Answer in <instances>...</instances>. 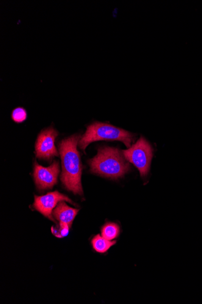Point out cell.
I'll return each mask as SVG.
<instances>
[{
    "mask_svg": "<svg viewBox=\"0 0 202 304\" xmlns=\"http://www.w3.org/2000/svg\"><path fill=\"white\" fill-rule=\"evenodd\" d=\"M58 135L57 131L53 128L41 131L35 145L36 155L38 158L49 160L59 156L55 146V139Z\"/></svg>",
    "mask_w": 202,
    "mask_h": 304,
    "instance_id": "cell-5",
    "label": "cell"
},
{
    "mask_svg": "<svg viewBox=\"0 0 202 304\" xmlns=\"http://www.w3.org/2000/svg\"><path fill=\"white\" fill-rule=\"evenodd\" d=\"M60 172V164L54 161L49 167H44L37 163H35L34 177L36 185L40 190L51 189L58 182Z\"/></svg>",
    "mask_w": 202,
    "mask_h": 304,
    "instance_id": "cell-6",
    "label": "cell"
},
{
    "mask_svg": "<svg viewBox=\"0 0 202 304\" xmlns=\"http://www.w3.org/2000/svg\"><path fill=\"white\" fill-rule=\"evenodd\" d=\"M69 228L70 227L67 224H65V223H60L59 229H55V228L52 227V232L58 238H64L68 235Z\"/></svg>",
    "mask_w": 202,
    "mask_h": 304,
    "instance_id": "cell-12",
    "label": "cell"
},
{
    "mask_svg": "<svg viewBox=\"0 0 202 304\" xmlns=\"http://www.w3.org/2000/svg\"><path fill=\"white\" fill-rule=\"evenodd\" d=\"M81 139L74 135L60 142L59 150L62 161V180L64 185L74 194H83L81 184L82 166L77 145Z\"/></svg>",
    "mask_w": 202,
    "mask_h": 304,
    "instance_id": "cell-1",
    "label": "cell"
},
{
    "mask_svg": "<svg viewBox=\"0 0 202 304\" xmlns=\"http://www.w3.org/2000/svg\"><path fill=\"white\" fill-rule=\"evenodd\" d=\"M67 201L69 203H74L66 195L60 193L58 191L49 192V193L42 196L35 197L34 208L50 220L55 222L52 211L61 202Z\"/></svg>",
    "mask_w": 202,
    "mask_h": 304,
    "instance_id": "cell-7",
    "label": "cell"
},
{
    "mask_svg": "<svg viewBox=\"0 0 202 304\" xmlns=\"http://www.w3.org/2000/svg\"><path fill=\"white\" fill-rule=\"evenodd\" d=\"M126 160L119 149L106 147L99 149L98 154L88 163L93 173L117 179L129 171L130 164Z\"/></svg>",
    "mask_w": 202,
    "mask_h": 304,
    "instance_id": "cell-2",
    "label": "cell"
},
{
    "mask_svg": "<svg viewBox=\"0 0 202 304\" xmlns=\"http://www.w3.org/2000/svg\"><path fill=\"white\" fill-rule=\"evenodd\" d=\"M12 118L16 123L23 122L27 118L26 111L23 108H17L12 111Z\"/></svg>",
    "mask_w": 202,
    "mask_h": 304,
    "instance_id": "cell-11",
    "label": "cell"
},
{
    "mask_svg": "<svg viewBox=\"0 0 202 304\" xmlns=\"http://www.w3.org/2000/svg\"><path fill=\"white\" fill-rule=\"evenodd\" d=\"M116 243V241H109L100 234H97L92 240L93 249L97 253L101 254L107 253Z\"/></svg>",
    "mask_w": 202,
    "mask_h": 304,
    "instance_id": "cell-9",
    "label": "cell"
},
{
    "mask_svg": "<svg viewBox=\"0 0 202 304\" xmlns=\"http://www.w3.org/2000/svg\"><path fill=\"white\" fill-rule=\"evenodd\" d=\"M135 139L134 134L122 128L105 123L95 122L87 127L86 132L81 137L79 147L85 150L88 145L98 141H118L123 142L130 149Z\"/></svg>",
    "mask_w": 202,
    "mask_h": 304,
    "instance_id": "cell-3",
    "label": "cell"
},
{
    "mask_svg": "<svg viewBox=\"0 0 202 304\" xmlns=\"http://www.w3.org/2000/svg\"><path fill=\"white\" fill-rule=\"evenodd\" d=\"M120 233V225L116 223L107 222L101 228V235L109 241H112L118 238Z\"/></svg>",
    "mask_w": 202,
    "mask_h": 304,
    "instance_id": "cell-10",
    "label": "cell"
},
{
    "mask_svg": "<svg viewBox=\"0 0 202 304\" xmlns=\"http://www.w3.org/2000/svg\"><path fill=\"white\" fill-rule=\"evenodd\" d=\"M78 211L77 209L70 207L64 202H61L54 209L53 214L60 223H65L71 227Z\"/></svg>",
    "mask_w": 202,
    "mask_h": 304,
    "instance_id": "cell-8",
    "label": "cell"
},
{
    "mask_svg": "<svg viewBox=\"0 0 202 304\" xmlns=\"http://www.w3.org/2000/svg\"><path fill=\"white\" fill-rule=\"evenodd\" d=\"M124 157L134 164L140 172V176L145 177L150 169L153 149L143 137L133 145L128 150L123 151Z\"/></svg>",
    "mask_w": 202,
    "mask_h": 304,
    "instance_id": "cell-4",
    "label": "cell"
}]
</instances>
